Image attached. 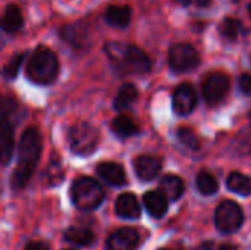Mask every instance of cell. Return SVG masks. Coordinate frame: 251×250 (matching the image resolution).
<instances>
[{
	"label": "cell",
	"instance_id": "9c48e42d",
	"mask_svg": "<svg viewBox=\"0 0 251 250\" xmlns=\"http://www.w3.org/2000/svg\"><path fill=\"white\" fill-rule=\"evenodd\" d=\"M59 35L75 50H84L88 46V29L82 21L65 24L59 28Z\"/></svg>",
	"mask_w": 251,
	"mask_h": 250
},
{
	"label": "cell",
	"instance_id": "ba28073f",
	"mask_svg": "<svg viewBox=\"0 0 251 250\" xmlns=\"http://www.w3.org/2000/svg\"><path fill=\"white\" fill-rule=\"evenodd\" d=\"M229 90V78L222 72L210 74L203 84V96L207 105L221 103Z\"/></svg>",
	"mask_w": 251,
	"mask_h": 250
},
{
	"label": "cell",
	"instance_id": "ffe728a7",
	"mask_svg": "<svg viewBox=\"0 0 251 250\" xmlns=\"http://www.w3.org/2000/svg\"><path fill=\"white\" fill-rule=\"evenodd\" d=\"M243 31L244 29H243L241 21L237 18H232V16L224 18L219 24V34L228 41H235Z\"/></svg>",
	"mask_w": 251,
	"mask_h": 250
},
{
	"label": "cell",
	"instance_id": "7402d4cb",
	"mask_svg": "<svg viewBox=\"0 0 251 250\" xmlns=\"http://www.w3.org/2000/svg\"><path fill=\"white\" fill-rule=\"evenodd\" d=\"M226 186L231 192L241 196H249L251 193V178L241 172H232L228 177Z\"/></svg>",
	"mask_w": 251,
	"mask_h": 250
},
{
	"label": "cell",
	"instance_id": "e575fe53",
	"mask_svg": "<svg viewBox=\"0 0 251 250\" xmlns=\"http://www.w3.org/2000/svg\"><path fill=\"white\" fill-rule=\"evenodd\" d=\"M65 250H75V249H65Z\"/></svg>",
	"mask_w": 251,
	"mask_h": 250
},
{
	"label": "cell",
	"instance_id": "603a6c76",
	"mask_svg": "<svg viewBox=\"0 0 251 250\" xmlns=\"http://www.w3.org/2000/svg\"><path fill=\"white\" fill-rule=\"evenodd\" d=\"M112 130L119 137H131L138 133V125L129 116L119 115L112 121Z\"/></svg>",
	"mask_w": 251,
	"mask_h": 250
},
{
	"label": "cell",
	"instance_id": "d6986e66",
	"mask_svg": "<svg viewBox=\"0 0 251 250\" xmlns=\"http://www.w3.org/2000/svg\"><path fill=\"white\" fill-rule=\"evenodd\" d=\"M159 190L168 197V200H178L184 193V183L176 175H165L160 181Z\"/></svg>",
	"mask_w": 251,
	"mask_h": 250
},
{
	"label": "cell",
	"instance_id": "ac0fdd59",
	"mask_svg": "<svg viewBox=\"0 0 251 250\" xmlns=\"http://www.w3.org/2000/svg\"><path fill=\"white\" fill-rule=\"evenodd\" d=\"M24 27V16L21 13V9L10 3L4 7L3 16H1V28L6 34H15Z\"/></svg>",
	"mask_w": 251,
	"mask_h": 250
},
{
	"label": "cell",
	"instance_id": "3957f363",
	"mask_svg": "<svg viewBox=\"0 0 251 250\" xmlns=\"http://www.w3.org/2000/svg\"><path fill=\"white\" fill-rule=\"evenodd\" d=\"M59 74V60L53 50L40 46L26 63V77L35 84H51Z\"/></svg>",
	"mask_w": 251,
	"mask_h": 250
},
{
	"label": "cell",
	"instance_id": "4316f807",
	"mask_svg": "<svg viewBox=\"0 0 251 250\" xmlns=\"http://www.w3.org/2000/svg\"><path fill=\"white\" fill-rule=\"evenodd\" d=\"M178 140L188 149L191 150H197L200 147V141L197 139V136L194 134V131H191L190 128H181L178 131Z\"/></svg>",
	"mask_w": 251,
	"mask_h": 250
},
{
	"label": "cell",
	"instance_id": "d6a6232c",
	"mask_svg": "<svg viewBox=\"0 0 251 250\" xmlns=\"http://www.w3.org/2000/svg\"><path fill=\"white\" fill-rule=\"evenodd\" d=\"M176 3H179V4H182V6H188V4H191L194 0H175Z\"/></svg>",
	"mask_w": 251,
	"mask_h": 250
},
{
	"label": "cell",
	"instance_id": "8992f818",
	"mask_svg": "<svg viewBox=\"0 0 251 250\" xmlns=\"http://www.w3.org/2000/svg\"><path fill=\"white\" fill-rule=\"evenodd\" d=\"M169 66L175 72H188L199 66V52L188 43H176L169 50Z\"/></svg>",
	"mask_w": 251,
	"mask_h": 250
},
{
	"label": "cell",
	"instance_id": "7c38bea8",
	"mask_svg": "<svg viewBox=\"0 0 251 250\" xmlns=\"http://www.w3.org/2000/svg\"><path fill=\"white\" fill-rule=\"evenodd\" d=\"M135 174L143 181H151L156 178L162 169V159L153 155H143L138 156L134 162Z\"/></svg>",
	"mask_w": 251,
	"mask_h": 250
},
{
	"label": "cell",
	"instance_id": "7a4b0ae2",
	"mask_svg": "<svg viewBox=\"0 0 251 250\" xmlns=\"http://www.w3.org/2000/svg\"><path fill=\"white\" fill-rule=\"evenodd\" d=\"M104 52L112 65L122 74H147L151 69L147 53L134 44L110 41L104 44Z\"/></svg>",
	"mask_w": 251,
	"mask_h": 250
},
{
	"label": "cell",
	"instance_id": "4dcf8cb0",
	"mask_svg": "<svg viewBox=\"0 0 251 250\" xmlns=\"http://www.w3.org/2000/svg\"><path fill=\"white\" fill-rule=\"evenodd\" d=\"M196 3L199 7H207L212 3V0H196Z\"/></svg>",
	"mask_w": 251,
	"mask_h": 250
},
{
	"label": "cell",
	"instance_id": "30bf717a",
	"mask_svg": "<svg viewBox=\"0 0 251 250\" xmlns=\"http://www.w3.org/2000/svg\"><path fill=\"white\" fill-rule=\"evenodd\" d=\"M172 105H174V111L178 115L191 113L197 105V93L194 87L188 83L178 85L172 97Z\"/></svg>",
	"mask_w": 251,
	"mask_h": 250
},
{
	"label": "cell",
	"instance_id": "52a82bcc",
	"mask_svg": "<svg viewBox=\"0 0 251 250\" xmlns=\"http://www.w3.org/2000/svg\"><path fill=\"white\" fill-rule=\"evenodd\" d=\"M244 221L241 208L232 200H224L215 214V224L222 233H235Z\"/></svg>",
	"mask_w": 251,
	"mask_h": 250
},
{
	"label": "cell",
	"instance_id": "277c9868",
	"mask_svg": "<svg viewBox=\"0 0 251 250\" xmlns=\"http://www.w3.org/2000/svg\"><path fill=\"white\" fill-rule=\"evenodd\" d=\"M72 202L79 211H94L104 199L100 184L88 177H81L74 181L71 190Z\"/></svg>",
	"mask_w": 251,
	"mask_h": 250
},
{
	"label": "cell",
	"instance_id": "e0dca14e",
	"mask_svg": "<svg viewBox=\"0 0 251 250\" xmlns=\"http://www.w3.org/2000/svg\"><path fill=\"white\" fill-rule=\"evenodd\" d=\"M144 206L153 218H162L168 211V197L160 190H150L144 194Z\"/></svg>",
	"mask_w": 251,
	"mask_h": 250
},
{
	"label": "cell",
	"instance_id": "9a60e30c",
	"mask_svg": "<svg viewBox=\"0 0 251 250\" xmlns=\"http://www.w3.org/2000/svg\"><path fill=\"white\" fill-rule=\"evenodd\" d=\"M13 153V127L7 119V115L3 113L0 125V156L1 164L7 165Z\"/></svg>",
	"mask_w": 251,
	"mask_h": 250
},
{
	"label": "cell",
	"instance_id": "5b68a950",
	"mask_svg": "<svg viewBox=\"0 0 251 250\" xmlns=\"http://www.w3.org/2000/svg\"><path fill=\"white\" fill-rule=\"evenodd\" d=\"M99 143V131L87 124V122H78L69 130V146L71 150L79 156L90 155Z\"/></svg>",
	"mask_w": 251,
	"mask_h": 250
},
{
	"label": "cell",
	"instance_id": "484cf974",
	"mask_svg": "<svg viewBox=\"0 0 251 250\" xmlns=\"http://www.w3.org/2000/svg\"><path fill=\"white\" fill-rule=\"evenodd\" d=\"M25 57H26V53H16L15 56H12L10 60L6 63V66L3 68V77L6 80H13L18 75Z\"/></svg>",
	"mask_w": 251,
	"mask_h": 250
},
{
	"label": "cell",
	"instance_id": "f546056e",
	"mask_svg": "<svg viewBox=\"0 0 251 250\" xmlns=\"http://www.w3.org/2000/svg\"><path fill=\"white\" fill-rule=\"evenodd\" d=\"M24 250H49V246L43 242H31L25 246Z\"/></svg>",
	"mask_w": 251,
	"mask_h": 250
},
{
	"label": "cell",
	"instance_id": "d590c367",
	"mask_svg": "<svg viewBox=\"0 0 251 250\" xmlns=\"http://www.w3.org/2000/svg\"><path fill=\"white\" fill-rule=\"evenodd\" d=\"M250 59H251V55H250Z\"/></svg>",
	"mask_w": 251,
	"mask_h": 250
},
{
	"label": "cell",
	"instance_id": "2e32d148",
	"mask_svg": "<svg viewBox=\"0 0 251 250\" xmlns=\"http://www.w3.org/2000/svg\"><path fill=\"white\" fill-rule=\"evenodd\" d=\"M116 214L125 220H137L141 215V208L137 197L131 193H124L116 199L115 203Z\"/></svg>",
	"mask_w": 251,
	"mask_h": 250
},
{
	"label": "cell",
	"instance_id": "d4e9b609",
	"mask_svg": "<svg viewBox=\"0 0 251 250\" xmlns=\"http://www.w3.org/2000/svg\"><path fill=\"white\" fill-rule=\"evenodd\" d=\"M196 186H197V190L204 194V196H210V194H215L218 192V181L216 178L209 174V172H200L197 175V180H196Z\"/></svg>",
	"mask_w": 251,
	"mask_h": 250
},
{
	"label": "cell",
	"instance_id": "83f0119b",
	"mask_svg": "<svg viewBox=\"0 0 251 250\" xmlns=\"http://www.w3.org/2000/svg\"><path fill=\"white\" fill-rule=\"evenodd\" d=\"M47 177H49L50 180H53V184L62 181V168H60V164H59V162L50 165L49 172H47Z\"/></svg>",
	"mask_w": 251,
	"mask_h": 250
},
{
	"label": "cell",
	"instance_id": "f1b7e54d",
	"mask_svg": "<svg viewBox=\"0 0 251 250\" xmlns=\"http://www.w3.org/2000/svg\"><path fill=\"white\" fill-rule=\"evenodd\" d=\"M238 85L246 96H251V74H243L238 80Z\"/></svg>",
	"mask_w": 251,
	"mask_h": 250
},
{
	"label": "cell",
	"instance_id": "4fadbf2b",
	"mask_svg": "<svg viewBox=\"0 0 251 250\" xmlns=\"http://www.w3.org/2000/svg\"><path fill=\"white\" fill-rule=\"evenodd\" d=\"M132 10L128 4H110L104 12V21L113 28H126L131 24Z\"/></svg>",
	"mask_w": 251,
	"mask_h": 250
},
{
	"label": "cell",
	"instance_id": "8fae6325",
	"mask_svg": "<svg viewBox=\"0 0 251 250\" xmlns=\"http://www.w3.org/2000/svg\"><path fill=\"white\" fill-rule=\"evenodd\" d=\"M140 243V236L132 228H121L110 234L106 242V250H135Z\"/></svg>",
	"mask_w": 251,
	"mask_h": 250
},
{
	"label": "cell",
	"instance_id": "836d02e7",
	"mask_svg": "<svg viewBox=\"0 0 251 250\" xmlns=\"http://www.w3.org/2000/svg\"><path fill=\"white\" fill-rule=\"evenodd\" d=\"M249 13H250V16H251V1H250V4H249Z\"/></svg>",
	"mask_w": 251,
	"mask_h": 250
},
{
	"label": "cell",
	"instance_id": "6da1fadb",
	"mask_svg": "<svg viewBox=\"0 0 251 250\" xmlns=\"http://www.w3.org/2000/svg\"><path fill=\"white\" fill-rule=\"evenodd\" d=\"M41 153V136L37 128L24 131L18 147V165L12 175V187L22 189L29 181Z\"/></svg>",
	"mask_w": 251,
	"mask_h": 250
},
{
	"label": "cell",
	"instance_id": "1f68e13d",
	"mask_svg": "<svg viewBox=\"0 0 251 250\" xmlns=\"http://www.w3.org/2000/svg\"><path fill=\"white\" fill-rule=\"evenodd\" d=\"M219 250H238L237 246H234V245H222Z\"/></svg>",
	"mask_w": 251,
	"mask_h": 250
},
{
	"label": "cell",
	"instance_id": "cb8c5ba5",
	"mask_svg": "<svg viewBox=\"0 0 251 250\" xmlns=\"http://www.w3.org/2000/svg\"><path fill=\"white\" fill-rule=\"evenodd\" d=\"M65 239L76 246H91L94 242V234L82 227H72L65 233Z\"/></svg>",
	"mask_w": 251,
	"mask_h": 250
},
{
	"label": "cell",
	"instance_id": "5bb4252c",
	"mask_svg": "<svg viewBox=\"0 0 251 250\" xmlns=\"http://www.w3.org/2000/svg\"><path fill=\"white\" fill-rule=\"evenodd\" d=\"M99 177L113 187H121L126 183V175L124 168L115 162H101L97 167Z\"/></svg>",
	"mask_w": 251,
	"mask_h": 250
},
{
	"label": "cell",
	"instance_id": "44dd1931",
	"mask_svg": "<svg viewBox=\"0 0 251 250\" xmlns=\"http://www.w3.org/2000/svg\"><path fill=\"white\" fill-rule=\"evenodd\" d=\"M137 97H138L137 87L134 84L126 83L119 88V91H118V94L115 97V108L118 111H124V109L129 108L137 100Z\"/></svg>",
	"mask_w": 251,
	"mask_h": 250
}]
</instances>
